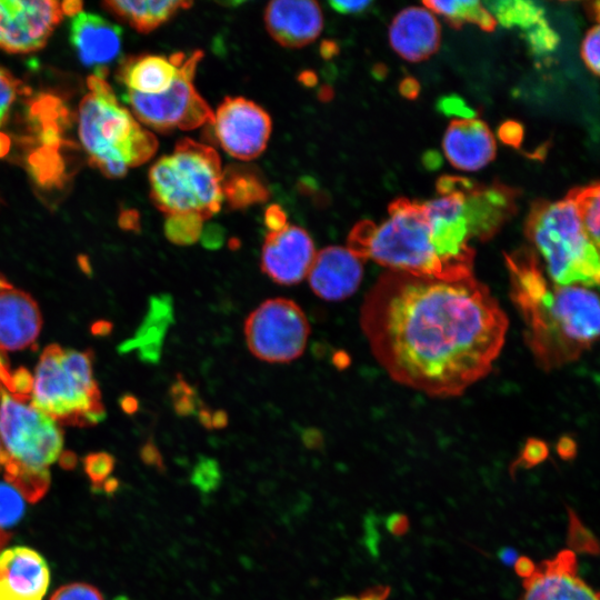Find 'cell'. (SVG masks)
<instances>
[{
	"label": "cell",
	"instance_id": "cell-58",
	"mask_svg": "<svg viewBox=\"0 0 600 600\" xmlns=\"http://www.w3.org/2000/svg\"><path fill=\"white\" fill-rule=\"evenodd\" d=\"M122 407L128 413L134 412L138 408L137 399L131 396H127L122 399Z\"/></svg>",
	"mask_w": 600,
	"mask_h": 600
},
{
	"label": "cell",
	"instance_id": "cell-37",
	"mask_svg": "<svg viewBox=\"0 0 600 600\" xmlns=\"http://www.w3.org/2000/svg\"><path fill=\"white\" fill-rule=\"evenodd\" d=\"M23 91V83L7 69L0 67V126L7 119L18 96Z\"/></svg>",
	"mask_w": 600,
	"mask_h": 600
},
{
	"label": "cell",
	"instance_id": "cell-54",
	"mask_svg": "<svg viewBox=\"0 0 600 600\" xmlns=\"http://www.w3.org/2000/svg\"><path fill=\"white\" fill-rule=\"evenodd\" d=\"M558 452L563 459H571L576 453V446L572 440L563 438L558 444Z\"/></svg>",
	"mask_w": 600,
	"mask_h": 600
},
{
	"label": "cell",
	"instance_id": "cell-61",
	"mask_svg": "<svg viewBox=\"0 0 600 600\" xmlns=\"http://www.w3.org/2000/svg\"><path fill=\"white\" fill-rule=\"evenodd\" d=\"M70 454H71V452H68L67 454L66 453L62 454L61 462H62L64 468H69L71 466H73L74 462H76L74 456L71 459H69Z\"/></svg>",
	"mask_w": 600,
	"mask_h": 600
},
{
	"label": "cell",
	"instance_id": "cell-8",
	"mask_svg": "<svg viewBox=\"0 0 600 600\" xmlns=\"http://www.w3.org/2000/svg\"><path fill=\"white\" fill-rule=\"evenodd\" d=\"M203 57L200 50L186 57L178 74L168 90L158 94H143L133 91L124 93V101L134 117L159 132L176 129L191 130L213 122V112L197 91L193 79L197 67Z\"/></svg>",
	"mask_w": 600,
	"mask_h": 600
},
{
	"label": "cell",
	"instance_id": "cell-3",
	"mask_svg": "<svg viewBox=\"0 0 600 600\" xmlns=\"http://www.w3.org/2000/svg\"><path fill=\"white\" fill-rule=\"evenodd\" d=\"M363 262L372 259L388 271L458 280L438 254L423 203L399 198L380 224L363 220L348 236V247Z\"/></svg>",
	"mask_w": 600,
	"mask_h": 600
},
{
	"label": "cell",
	"instance_id": "cell-14",
	"mask_svg": "<svg viewBox=\"0 0 600 600\" xmlns=\"http://www.w3.org/2000/svg\"><path fill=\"white\" fill-rule=\"evenodd\" d=\"M69 41L80 62L104 79L121 53L122 29L98 13L80 11L71 17Z\"/></svg>",
	"mask_w": 600,
	"mask_h": 600
},
{
	"label": "cell",
	"instance_id": "cell-45",
	"mask_svg": "<svg viewBox=\"0 0 600 600\" xmlns=\"http://www.w3.org/2000/svg\"><path fill=\"white\" fill-rule=\"evenodd\" d=\"M523 130L520 123L507 121L499 129L500 139L512 147H519L522 139Z\"/></svg>",
	"mask_w": 600,
	"mask_h": 600
},
{
	"label": "cell",
	"instance_id": "cell-38",
	"mask_svg": "<svg viewBox=\"0 0 600 600\" xmlns=\"http://www.w3.org/2000/svg\"><path fill=\"white\" fill-rule=\"evenodd\" d=\"M50 600H103L99 590L88 583L73 582L57 589Z\"/></svg>",
	"mask_w": 600,
	"mask_h": 600
},
{
	"label": "cell",
	"instance_id": "cell-62",
	"mask_svg": "<svg viewBox=\"0 0 600 600\" xmlns=\"http://www.w3.org/2000/svg\"><path fill=\"white\" fill-rule=\"evenodd\" d=\"M9 539H10V534L6 532L3 529H0V550L8 542Z\"/></svg>",
	"mask_w": 600,
	"mask_h": 600
},
{
	"label": "cell",
	"instance_id": "cell-1",
	"mask_svg": "<svg viewBox=\"0 0 600 600\" xmlns=\"http://www.w3.org/2000/svg\"><path fill=\"white\" fill-rule=\"evenodd\" d=\"M360 326L392 380L450 398L491 371L508 318L474 276L442 280L387 270L363 300Z\"/></svg>",
	"mask_w": 600,
	"mask_h": 600
},
{
	"label": "cell",
	"instance_id": "cell-22",
	"mask_svg": "<svg viewBox=\"0 0 600 600\" xmlns=\"http://www.w3.org/2000/svg\"><path fill=\"white\" fill-rule=\"evenodd\" d=\"M442 148L450 163L464 171H477L496 156L491 131L474 118L452 120L444 133Z\"/></svg>",
	"mask_w": 600,
	"mask_h": 600
},
{
	"label": "cell",
	"instance_id": "cell-48",
	"mask_svg": "<svg viewBox=\"0 0 600 600\" xmlns=\"http://www.w3.org/2000/svg\"><path fill=\"white\" fill-rule=\"evenodd\" d=\"M304 447L311 450H321L324 447L323 433L314 427L304 428L301 432Z\"/></svg>",
	"mask_w": 600,
	"mask_h": 600
},
{
	"label": "cell",
	"instance_id": "cell-18",
	"mask_svg": "<svg viewBox=\"0 0 600 600\" xmlns=\"http://www.w3.org/2000/svg\"><path fill=\"white\" fill-rule=\"evenodd\" d=\"M263 19L272 39L287 48L310 44L323 28L321 8L310 0L271 1L264 9Z\"/></svg>",
	"mask_w": 600,
	"mask_h": 600
},
{
	"label": "cell",
	"instance_id": "cell-34",
	"mask_svg": "<svg viewBox=\"0 0 600 600\" xmlns=\"http://www.w3.org/2000/svg\"><path fill=\"white\" fill-rule=\"evenodd\" d=\"M23 512L24 498L11 484L0 481V529L16 524Z\"/></svg>",
	"mask_w": 600,
	"mask_h": 600
},
{
	"label": "cell",
	"instance_id": "cell-29",
	"mask_svg": "<svg viewBox=\"0 0 600 600\" xmlns=\"http://www.w3.org/2000/svg\"><path fill=\"white\" fill-rule=\"evenodd\" d=\"M487 6L494 20L504 27L521 28L524 34L546 20L543 9L532 1H490Z\"/></svg>",
	"mask_w": 600,
	"mask_h": 600
},
{
	"label": "cell",
	"instance_id": "cell-16",
	"mask_svg": "<svg viewBox=\"0 0 600 600\" xmlns=\"http://www.w3.org/2000/svg\"><path fill=\"white\" fill-rule=\"evenodd\" d=\"M363 277V261L347 248L326 247L316 253L308 281L323 300L340 301L352 296Z\"/></svg>",
	"mask_w": 600,
	"mask_h": 600
},
{
	"label": "cell",
	"instance_id": "cell-40",
	"mask_svg": "<svg viewBox=\"0 0 600 600\" xmlns=\"http://www.w3.org/2000/svg\"><path fill=\"white\" fill-rule=\"evenodd\" d=\"M33 386V377L26 368L11 371V384L9 394L22 401H30Z\"/></svg>",
	"mask_w": 600,
	"mask_h": 600
},
{
	"label": "cell",
	"instance_id": "cell-51",
	"mask_svg": "<svg viewBox=\"0 0 600 600\" xmlns=\"http://www.w3.org/2000/svg\"><path fill=\"white\" fill-rule=\"evenodd\" d=\"M513 567H514L516 573L520 578H523V580L531 577L536 570L534 562L530 558L524 557V556L518 557Z\"/></svg>",
	"mask_w": 600,
	"mask_h": 600
},
{
	"label": "cell",
	"instance_id": "cell-43",
	"mask_svg": "<svg viewBox=\"0 0 600 600\" xmlns=\"http://www.w3.org/2000/svg\"><path fill=\"white\" fill-rule=\"evenodd\" d=\"M264 223L269 232H277L288 226L287 214L278 204H271L266 209Z\"/></svg>",
	"mask_w": 600,
	"mask_h": 600
},
{
	"label": "cell",
	"instance_id": "cell-39",
	"mask_svg": "<svg viewBox=\"0 0 600 600\" xmlns=\"http://www.w3.org/2000/svg\"><path fill=\"white\" fill-rule=\"evenodd\" d=\"M599 46L600 30L599 26L592 27L586 34L582 41L581 54L587 67L594 73L599 74Z\"/></svg>",
	"mask_w": 600,
	"mask_h": 600
},
{
	"label": "cell",
	"instance_id": "cell-23",
	"mask_svg": "<svg viewBox=\"0 0 600 600\" xmlns=\"http://www.w3.org/2000/svg\"><path fill=\"white\" fill-rule=\"evenodd\" d=\"M186 54L177 52L170 57L141 54L127 58L118 71V80L127 91L143 94L162 93L170 88Z\"/></svg>",
	"mask_w": 600,
	"mask_h": 600
},
{
	"label": "cell",
	"instance_id": "cell-21",
	"mask_svg": "<svg viewBox=\"0 0 600 600\" xmlns=\"http://www.w3.org/2000/svg\"><path fill=\"white\" fill-rule=\"evenodd\" d=\"M440 24L426 7H410L400 11L389 29L393 50L410 62L432 56L440 46Z\"/></svg>",
	"mask_w": 600,
	"mask_h": 600
},
{
	"label": "cell",
	"instance_id": "cell-36",
	"mask_svg": "<svg viewBox=\"0 0 600 600\" xmlns=\"http://www.w3.org/2000/svg\"><path fill=\"white\" fill-rule=\"evenodd\" d=\"M569 511L568 543L573 552H583L589 554L598 553V542L594 536L580 521L578 516L571 509Z\"/></svg>",
	"mask_w": 600,
	"mask_h": 600
},
{
	"label": "cell",
	"instance_id": "cell-30",
	"mask_svg": "<svg viewBox=\"0 0 600 600\" xmlns=\"http://www.w3.org/2000/svg\"><path fill=\"white\" fill-rule=\"evenodd\" d=\"M567 198L576 206L584 230L591 241L599 248L600 227V186L598 182L572 189Z\"/></svg>",
	"mask_w": 600,
	"mask_h": 600
},
{
	"label": "cell",
	"instance_id": "cell-6",
	"mask_svg": "<svg viewBox=\"0 0 600 600\" xmlns=\"http://www.w3.org/2000/svg\"><path fill=\"white\" fill-rule=\"evenodd\" d=\"M92 359L91 350L46 347L36 368L31 404L62 424L90 427L100 422L106 410Z\"/></svg>",
	"mask_w": 600,
	"mask_h": 600
},
{
	"label": "cell",
	"instance_id": "cell-28",
	"mask_svg": "<svg viewBox=\"0 0 600 600\" xmlns=\"http://www.w3.org/2000/svg\"><path fill=\"white\" fill-rule=\"evenodd\" d=\"M1 467L4 470L6 482L31 502L41 499L49 489L50 473L48 469L28 467L11 459L6 452Z\"/></svg>",
	"mask_w": 600,
	"mask_h": 600
},
{
	"label": "cell",
	"instance_id": "cell-27",
	"mask_svg": "<svg viewBox=\"0 0 600 600\" xmlns=\"http://www.w3.org/2000/svg\"><path fill=\"white\" fill-rule=\"evenodd\" d=\"M431 12H436L453 27L459 28L466 22L474 23L484 31H492L496 20L489 10L480 1L449 0V1H423Z\"/></svg>",
	"mask_w": 600,
	"mask_h": 600
},
{
	"label": "cell",
	"instance_id": "cell-44",
	"mask_svg": "<svg viewBox=\"0 0 600 600\" xmlns=\"http://www.w3.org/2000/svg\"><path fill=\"white\" fill-rule=\"evenodd\" d=\"M201 242L210 250L219 249L224 240V230L219 224H209L201 232Z\"/></svg>",
	"mask_w": 600,
	"mask_h": 600
},
{
	"label": "cell",
	"instance_id": "cell-46",
	"mask_svg": "<svg viewBox=\"0 0 600 600\" xmlns=\"http://www.w3.org/2000/svg\"><path fill=\"white\" fill-rule=\"evenodd\" d=\"M390 593L388 586H374L368 588L359 596H346L334 600H387Z\"/></svg>",
	"mask_w": 600,
	"mask_h": 600
},
{
	"label": "cell",
	"instance_id": "cell-15",
	"mask_svg": "<svg viewBox=\"0 0 600 600\" xmlns=\"http://www.w3.org/2000/svg\"><path fill=\"white\" fill-rule=\"evenodd\" d=\"M520 600H599V594L578 574L576 553L561 550L543 560L523 580Z\"/></svg>",
	"mask_w": 600,
	"mask_h": 600
},
{
	"label": "cell",
	"instance_id": "cell-49",
	"mask_svg": "<svg viewBox=\"0 0 600 600\" xmlns=\"http://www.w3.org/2000/svg\"><path fill=\"white\" fill-rule=\"evenodd\" d=\"M142 460L150 466L158 468L159 470L164 469L163 459L160 451L157 449L156 444L151 441H148L141 449Z\"/></svg>",
	"mask_w": 600,
	"mask_h": 600
},
{
	"label": "cell",
	"instance_id": "cell-60",
	"mask_svg": "<svg viewBox=\"0 0 600 600\" xmlns=\"http://www.w3.org/2000/svg\"><path fill=\"white\" fill-rule=\"evenodd\" d=\"M346 358H347V356H344L342 352L334 353V356L332 358L334 366H337L339 368H343V366L347 363L344 361Z\"/></svg>",
	"mask_w": 600,
	"mask_h": 600
},
{
	"label": "cell",
	"instance_id": "cell-56",
	"mask_svg": "<svg viewBox=\"0 0 600 600\" xmlns=\"http://www.w3.org/2000/svg\"><path fill=\"white\" fill-rule=\"evenodd\" d=\"M228 424V414L224 410H216L211 413V429H222Z\"/></svg>",
	"mask_w": 600,
	"mask_h": 600
},
{
	"label": "cell",
	"instance_id": "cell-42",
	"mask_svg": "<svg viewBox=\"0 0 600 600\" xmlns=\"http://www.w3.org/2000/svg\"><path fill=\"white\" fill-rule=\"evenodd\" d=\"M439 109L447 116H457L461 119H473L476 111L468 107L466 102L457 97L449 96L439 100Z\"/></svg>",
	"mask_w": 600,
	"mask_h": 600
},
{
	"label": "cell",
	"instance_id": "cell-17",
	"mask_svg": "<svg viewBox=\"0 0 600 600\" xmlns=\"http://www.w3.org/2000/svg\"><path fill=\"white\" fill-rule=\"evenodd\" d=\"M457 182L463 194L470 238H491L513 211L512 189L502 184L481 186L460 177H457Z\"/></svg>",
	"mask_w": 600,
	"mask_h": 600
},
{
	"label": "cell",
	"instance_id": "cell-5",
	"mask_svg": "<svg viewBox=\"0 0 600 600\" xmlns=\"http://www.w3.org/2000/svg\"><path fill=\"white\" fill-rule=\"evenodd\" d=\"M222 171L212 147L183 138L150 168L151 200L166 216L196 213L207 220L223 202Z\"/></svg>",
	"mask_w": 600,
	"mask_h": 600
},
{
	"label": "cell",
	"instance_id": "cell-25",
	"mask_svg": "<svg viewBox=\"0 0 600 600\" xmlns=\"http://www.w3.org/2000/svg\"><path fill=\"white\" fill-rule=\"evenodd\" d=\"M102 6L119 19L141 33H148L174 16L181 9H189L190 1H104Z\"/></svg>",
	"mask_w": 600,
	"mask_h": 600
},
{
	"label": "cell",
	"instance_id": "cell-41",
	"mask_svg": "<svg viewBox=\"0 0 600 600\" xmlns=\"http://www.w3.org/2000/svg\"><path fill=\"white\" fill-rule=\"evenodd\" d=\"M547 457L548 448L546 443L537 439H530L524 446L518 462L524 468H530L542 462Z\"/></svg>",
	"mask_w": 600,
	"mask_h": 600
},
{
	"label": "cell",
	"instance_id": "cell-32",
	"mask_svg": "<svg viewBox=\"0 0 600 600\" xmlns=\"http://www.w3.org/2000/svg\"><path fill=\"white\" fill-rule=\"evenodd\" d=\"M169 393L176 413L181 417L196 414L203 404L196 389L180 374L171 384Z\"/></svg>",
	"mask_w": 600,
	"mask_h": 600
},
{
	"label": "cell",
	"instance_id": "cell-47",
	"mask_svg": "<svg viewBox=\"0 0 600 600\" xmlns=\"http://www.w3.org/2000/svg\"><path fill=\"white\" fill-rule=\"evenodd\" d=\"M329 6L339 13L354 14L367 10L371 6V1H330Z\"/></svg>",
	"mask_w": 600,
	"mask_h": 600
},
{
	"label": "cell",
	"instance_id": "cell-24",
	"mask_svg": "<svg viewBox=\"0 0 600 600\" xmlns=\"http://www.w3.org/2000/svg\"><path fill=\"white\" fill-rule=\"evenodd\" d=\"M174 319L173 301L170 294L152 296L143 321L132 338L120 346L121 352L137 350L144 363H158L166 333Z\"/></svg>",
	"mask_w": 600,
	"mask_h": 600
},
{
	"label": "cell",
	"instance_id": "cell-55",
	"mask_svg": "<svg viewBox=\"0 0 600 600\" xmlns=\"http://www.w3.org/2000/svg\"><path fill=\"white\" fill-rule=\"evenodd\" d=\"M120 224L124 229L134 230L139 229L138 213L136 211H127L120 220Z\"/></svg>",
	"mask_w": 600,
	"mask_h": 600
},
{
	"label": "cell",
	"instance_id": "cell-59",
	"mask_svg": "<svg viewBox=\"0 0 600 600\" xmlns=\"http://www.w3.org/2000/svg\"><path fill=\"white\" fill-rule=\"evenodd\" d=\"M337 46L333 42L326 41L321 46V53L324 58H330L333 56V53L337 51Z\"/></svg>",
	"mask_w": 600,
	"mask_h": 600
},
{
	"label": "cell",
	"instance_id": "cell-50",
	"mask_svg": "<svg viewBox=\"0 0 600 600\" xmlns=\"http://www.w3.org/2000/svg\"><path fill=\"white\" fill-rule=\"evenodd\" d=\"M387 529L394 536H402L409 529V519L402 513H392L387 518Z\"/></svg>",
	"mask_w": 600,
	"mask_h": 600
},
{
	"label": "cell",
	"instance_id": "cell-13",
	"mask_svg": "<svg viewBox=\"0 0 600 600\" xmlns=\"http://www.w3.org/2000/svg\"><path fill=\"white\" fill-rule=\"evenodd\" d=\"M314 256L309 233L301 227L288 224L280 231L267 233L260 267L273 282L292 286L308 276Z\"/></svg>",
	"mask_w": 600,
	"mask_h": 600
},
{
	"label": "cell",
	"instance_id": "cell-57",
	"mask_svg": "<svg viewBox=\"0 0 600 600\" xmlns=\"http://www.w3.org/2000/svg\"><path fill=\"white\" fill-rule=\"evenodd\" d=\"M498 557L506 566H513L519 556L514 549L507 547L500 549Z\"/></svg>",
	"mask_w": 600,
	"mask_h": 600
},
{
	"label": "cell",
	"instance_id": "cell-31",
	"mask_svg": "<svg viewBox=\"0 0 600 600\" xmlns=\"http://www.w3.org/2000/svg\"><path fill=\"white\" fill-rule=\"evenodd\" d=\"M204 219L196 213H178L166 217L164 236L179 246L196 243L201 236Z\"/></svg>",
	"mask_w": 600,
	"mask_h": 600
},
{
	"label": "cell",
	"instance_id": "cell-10",
	"mask_svg": "<svg viewBox=\"0 0 600 600\" xmlns=\"http://www.w3.org/2000/svg\"><path fill=\"white\" fill-rule=\"evenodd\" d=\"M243 331L254 357L270 363H287L303 353L310 324L299 304L278 297L261 302L251 311Z\"/></svg>",
	"mask_w": 600,
	"mask_h": 600
},
{
	"label": "cell",
	"instance_id": "cell-35",
	"mask_svg": "<svg viewBox=\"0 0 600 600\" xmlns=\"http://www.w3.org/2000/svg\"><path fill=\"white\" fill-rule=\"evenodd\" d=\"M191 483L202 493L216 491L221 482V470L213 458L201 456L191 471Z\"/></svg>",
	"mask_w": 600,
	"mask_h": 600
},
{
	"label": "cell",
	"instance_id": "cell-63",
	"mask_svg": "<svg viewBox=\"0 0 600 600\" xmlns=\"http://www.w3.org/2000/svg\"><path fill=\"white\" fill-rule=\"evenodd\" d=\"M3 454H4V451H3L2 443H1V440H0V468H1V464H2Z\"/></svg>",
	"mask_w": 600,
	"mask_h": 600
},
{
	"label": "cell",
	"instance_id": "cell-19",
	"mask_svg": "<svg viewBox=\"0 0 600 600\" xmlns=\"http://www.w3.org/2000/svg\"><path fill=\"white\" fill-rule=\"evenodd\" d=\"M42 324L36 300L0 273V351L34 346Z\"/></svg>",
	"mask_w": 600,
	"mask_h": 600
},
{
	"label": "cell",
	"instance_id": "cell-2",
	"mask_svg": "<svg viewBox=\"0 0 600 600\" xmlns=\"http://www.w3.org/2000/svg\"><path fill=\"white\" fill-rule=\"evenodd\" d=\"M511 298L538 364L552 370L576 361L599 336V299L590 287L559 286L546 276L530 249L506 254Z\"/></svg>",
	"mask_w": 600,
	"mask_h": 600
},
{
	"label": "cell",
	"instance_id": "cell-4",
	"mask_svg": "<svg viewBox=\"0 0 600 600\" xmlns=\"http://www.w3.org/2000/svg\"><path fill=\"white\" fill-rule=\"evenodd\" d=\"M87 86L78 110L80 141L91 166L108 178H122L156 153L157 138L119 103L104 79L90 76Z\"/></svg>",
	"mask_w": 600,
	"mask_h": 600
},
{
	"label": "cell",
	"instance_id": "cell-26",
	"mask_svg": "<svg viewBox=\"0 0 600 600\" xmlns=\"http://www.w3.org/2000/svg\"><path fill=\"white\" fill-rule=\"evenodd\" d=\"M222 193L229 207L243 209L269 199L262 176L252 167L231 164L222 171Z\"/></svg>",
	"mask_w": 600,
	"mask_h": 600
},
{
	"label": "cell",
	"instance_id": "cell-53",
	"mask_svg": "<svg viewBox=\"0 0 600 600\" xmlns=\"http://www.w3.org/2000/svg\"><path fill=\"white\" fill-rule=\"evenodd\" d=\"M401 93L407 98H416L419 92V84L412 78H406L400 84Z\"/></svg>",
	"mask_w": 600,
	"mask_h": 600
},
{
	"label": "cell",
	"instance_id": "cell-12",
	"mask_svg": "<svg viewBox=\"0 0 600 600\" xmlns=\"http://www.w3.org/2000/svg\"><path fill=\"white\" fill-rule=\"evenodd\" d=\"M64 16L53 0H0V50L29 53L43 48Z\"/></svg>",
	"mask_w": 600,
	"mask_h": 600
},
{
	"label": "cell",
	"instance_id": "cell-20",
	"mask_svg": "<svg viewBox=\"0 0 600 600\" xmlns=\"http://www.w3.org/2000/svg\"><path fill=\"white\" fill-rule=\"evenodd\" d=\"M50 583L44 558L28 547L0 553V600H42Z\"/></svg>",
	"mask_w": 600,
	"mask_h": 600
},
{
	"label": "cell",
	"instance_id": "cell-9",
	"mask_svg": "<svg viewBox=\"0 0 600 600\" xmlns=\"http://www.w3.org/2000/svg\"><path fill=\"white\" fill-rule=\"evenodd\" d=\"M0 440L8 457L37 469H48L63 446L62 431L53 419L6 390H0Z\"/></svg>",
	"mask_w": 600,
	"mask_h": 600
},
{
	"label": "cell",
	"instance_id": "cell-7",
	"mask_svg": "<svg viewBox=\"0 0 600 600\" xmlns=\"http://www.w3.org/2000/svg\"><path fill=\"white\" fill-rule=\"evenodd\" d=\"M526 234L543 258L553 283L590 288L599 284V248L587 234L569 198L536 202L526 222Z\"/></svg>",
	"mask_w": 600,
	"mask_h": 600
},
{
	"label": "cell",
	"instance_id": "cell-11",
	"mask_svg": "<svg viewBox=\"0 0 600 600\" xmlns=\"http://www.w3.org/2000/svg\"><path fill=\"white\" fill-rule=\"evenodd\" d=\"M212 124L221 148L239 160L259 157L272 130L269 113L243 97H226L213 113Z\"/></svg>",
	"mask_w": 600,
	"mask_h": 600
},
{
	"label": "cell",
	"instance_id": "cell-33",
	"mask_svg": "<svg viewBox=\"0 0 600 600\" xmlns=\"http://www.w3.org/2000/svg\"><path fill=\"white\" fill-rule=\"evenodd\" d=\"M84 470L96 488L113 490L118 482L110 480L114 460L111 454L106 452L90 453L84 458Z\"/></svg>",
	"mask_w": 600,
	"mask_h": 600
},
{
	"label": "cell",
	"instance_id": "cell-52",
	"mask_svg": "<svg viewBox=\"0 0 600 600\" xmlns=\"http://www.w3.org/2000/svg\"><path fill=\"white\" fill-rule=\"evenodd\" d=\"M11 371L8 360L3 352L0 351V390L10 391Z\"/></svg>",
	"mask_w": 600,
	"mask_h": 600
}]
</instances>
